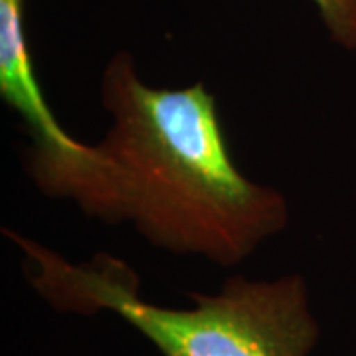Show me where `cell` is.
Masks as SVG:
<instances>
[{"label":"cell","instance_id":"obj_1","mask_svg":"<svg viewBox=\"0 0 356 356\" xmlns=\"http://www.w3.org/2000/svg\"><path fill=\"white\" fill-rule=\"evenodd\" d=\"M107 137L95 145L99 178L83 214L131 222L154 248L236 266L280 234L289 206L232 161L216 97L204 83L147 86L135 58L119 51L102 77Z\"/></svg>","mask_w":356,"mask_h":356},{"label":"cell","instance_id":"obj_2","mask_svg":"<svg viewBox=\"0 0 356 356\" xmlns=\"http://www.w3.org/2000/svg\"><path fill=\"white\" fill-rule=\"evenodd\" d=\"M28 264V280L60 311H111L163 356H309L318 325L301 275L252 281L234 275L216 295L192 293V307L149 303L133 269L111 255L70 264L48 248L8 232Z\"/></svg>","mask_w":356,"mask_h":356},{"label":"cell","instance_id":"obj_3","mask_svg":"<svg viewBox=\"0 0 356 356\" xmlns=\"http://www.w3.org/2000/svg\"><path fill=\"white\" fill-rule=\"evenodd\" d=\"M0 95L32 137L26 170L40 191L79 206L97 175L99 151L76 140L46 102L26 38V0H0Z\"/></svg>","mask_w":356,"mask_h":356},{"label":"cell","instance_id":"obj_4","mask_svg":"<svg viewBox=\"0 0 356 356\" xmlns=\"http://www.w3.org/2000/svg\"><path fill=\"white\" fill-rule=\"evenodd\" d=\"M334 44L356 50V0H311Z\"/></svg>","mask_w":356,"mask_h":356}]
</instances>
